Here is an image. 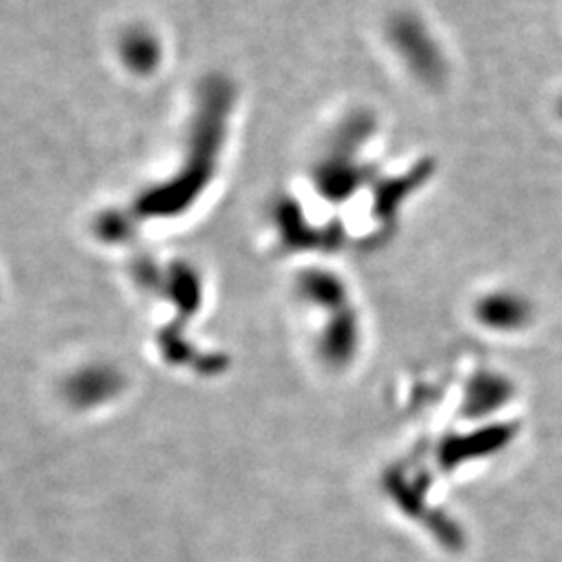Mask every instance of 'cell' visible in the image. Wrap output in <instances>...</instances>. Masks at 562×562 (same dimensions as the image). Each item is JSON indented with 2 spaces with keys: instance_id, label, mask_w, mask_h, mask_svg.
Here are the masks:
<instances>
[{
  "instance_id": "1",
  "label": "cell",
  "mask_w": 562,
  "mask_h": 562,
  "mask_svg": "<svg viewBox=\"0 0 562 562\" xmlns=\"http://www.w3.org/2000/svg\"><path fill=\"white\" fill-rule=\"evenodd\" d=\"M130 382L117 364L111 361H86L71 367L59 382L65 406L80 415L99 413L123 398Z\"/></svg>"
},
{
  "instance_id": "2",
  "label": "cell",
  "mask_w": 562,
  "mask_h": 562,
  "mask_svg": "<svg viewBox=\"0 0 562 562\" xmlns=\"http://www.w3.org/2000/svg\"><path fill=\"white\" fill-rule=\"evenodd\" d=\"M521 425L513 422L480 423L471 431L448 436L438 450L443 469L457 471L462 464L496 457L517 440Z\"/></svg>"
},
{
  "instance_id": "3",
  "label": "cell",
  "mask_w": 562,
  "mask_h": 562,
  "mask_svg": "<svg viewBox=\"0 0 562 562\" xmlns=\"http://www.w3.org/2000/svg\"><path fill=\"white\" fill-rule=\"evenodd\" d=\"M517 396V385L496 369H480L462 394L461 415L471 423H490Z\"/></svg>"
},
{
  "instance_id": "4",
  "label": "cell",
  "mask_w": 562,
  "mask_h": 562,
  "mask_svg": "<svg viewBox=\"0 0 562 562\" xmlns=\"http://www.w3.org/2000/svg\"><path fill=\"white\" fill-rule=\"evenodd\" d=\"M533 317L529 302L513 294H492L477 302L475 319L496 334H517L522 331Z\"/></svg>"
},
{
  "instance_id": "5",
  "label": "cell",
  "mask_w": 562,
  "mask_h": 562,
  "mask_svg": "<svg viewBox=\"0 0 562 562\" xmlns=\"http://www.w3.org/2000/svg\"><path fill=\"white\" fill-rule=\"evenodd\" d=\"M125 53L130 55L134 67H138V69L153 65V60L157 57V53L153 50V44H150V41H146L144 36H136L134 41H130V46L125 48Z\"/></svg>"
}]
</instances>
